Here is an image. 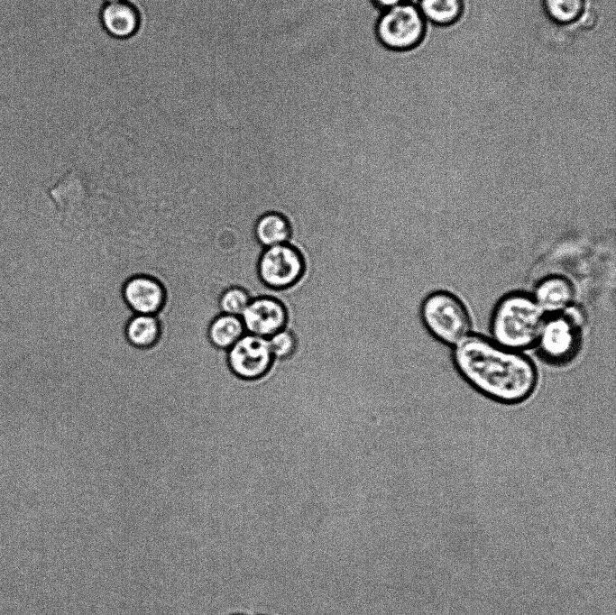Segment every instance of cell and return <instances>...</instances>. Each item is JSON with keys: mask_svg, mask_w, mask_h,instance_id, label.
Masks as SVG:
<instances>
[{"mask_svg": "<svg viewBox=\"0 0 616 615\" xmlns=\"http://www.w3.org/2000/svg\"><path fill=\"white\" fill-rule=\"evenodd\" d=\"M450 358L471 389L497 404H522L539 385V370L527 353L502 346L488 335L472 332L451 347Z\"/></svg>", "mask_w": 616, "mask_h": 615, "instance_id": "6da1fadb", "label": "cell"}, {"mask_svg": "<svg viewBox=\"0 0 616 615\" xmlns=\"http://www.w3.org/2000/svg\"><path fill=\"white\" fill-rule=\"evenodd\" d=\"M545 316L531 293L508 292L493 306L488 336L502 346L526 353L533 350Z\"/></svg>", "mask_w": 616, "mask_h": 615, "instance_id": "7a4b0ae2", "label": "cell"}, {"mask_svg": "<svg viewBox=\"0 0 616 615\" xmlns=\"http://www.w3.org/2000/svg\"><path fill=\"white\" fill-rule=\"evenodd\" d=\"M587 314L575 302L556 314L546 315L533 350L552 367H565L580 354L587 327Z\"/></svg>", "mask_w": 616, "mask_h": 615, "instance_id": "3957f363", "label": "cell"}, {"mask_svg": "<svg viewBox=\"0 0 616 615\" xmlns=\"http://www.w3.org/2000/svg\"><path fill=\"white\" fill-rule=\"evenodd\" d=\"M418 316L428 337L450 348L473 332V319L466 305L447 290H430L421 300Z\"/></svg>", "mask_w": 616, "mask_h": 615, "instance_id": "277c9868", "label": "cell"}, {"mask_svg": "<svg viewBox=\"0 0 616 615\" xmlns=\"http://www.w3.org/2000/svg\"><path fill=\"white\" fill-rule=\"evenodd\" d=\"M375 32L385 48L396 51L410 50L424 40L427 22L418 6L407 0L382 11L377 20Z\"/></svg>", "mask_w": 616, "mask_h": 615, "instance_id": "5b68a950", "label": "cell"}, {"mask_svg": "<svg viewBox=\"0 0 616 615\" xmlns=\"http://www.w3.org/2000/svg\"><path fill=\"white\" fill-rule=\"evenodd\" d=\"M305 263L299 252L290 243L265 247L258 262L262 282L271 289L282 290L300 280Z\"/></svg>", "mask_w": 616, "mask_h": 615, "instance_id": "8992f818", "label": "cell"}, {"mask_svg": "<svg viewBox=\"0 0 616 615\" xmlns=\"http://www.w3.org/2000/svg\"><path fill=\"white\" fill-rule=\"evenodd\" d=\"M273 357L268 338L245 333L228 349V363L232 372L243 379H257L271 368Z\"/></svg>", "mask_w": 616, "mask_h": 615, "instance_id": "52a82bcc", "label": "cell"}, {"mask_svg": "<svg viewBox=\"0 0 616 615\" xmlns=\"http://www.w3.org/2000/svg\"><path fill=\"white\" fill-rule=\"evenodd\" d=\"M122 297L133 313L156 316L166 302L167 291L156 277L137 273L123 283Z\"/></svg>", "mask_w": 616, "mask_h": 615, "instance_id": "ba28073f", "label": "cell"}, {"mask_svg": "<svg viewBox=\"0 0 616 615\" xmlns=\"http://www.w3.org/2000/svg\"><path fill=\"white\" fill-rule=\"evenodd\" d=\"M240 317L246 333L264 338L283 329L287 324L285 307L269 296L252 298Z\"/></svg>", "mask_w": 616, "mask_h": 615, "instance_id": "9c48e42d", "label": "cell"}, {"mask_svg": "<svg viewBox=\"0 0 616 615\" xmlns=\"http://www.w3.org/2000/svg\"><path fill=\"white\" fill-rule=\"evenodd\" d=\"M98 18L104 32L119 41L136 36L143 26V14L132 0L103 4Z\"/></svg>", "mask_w": 616, "mask_h": 615, "instance_id": "30bf717a", "label": "cell"}, {"mask_svg": "<svg viewBox=\"0 0 616 615\" xmlns=\"http://www.w3.org/2000/svg\"><path fill=\"white\" fill-rule=\"evenodd\" d=\"M545 315L563 311L575 302L573 283L564 276L549 275L539 280L531 293Z\"/></svg>", "mask_w": 616, "mask_h": 615, "instance_id": "8fae6325", "label": "cell"}, {"mask_svg": "<svg viewBox=\"0 0 616 615\" xmlns=\"http://www.w3.org/2000/svg\"><path fill=\"white\" fill-rule=\"evenodd\" d=\"M253 233L263 248L289 243L291 238L290 223L284 216L276 212L262 215L257 220Z\"/></svg>", "mask_w": 616, "mask_h": 615, "instance_id": "7c38bea8", "label": "cell"}, {"mask_svg": "<svg viewBox=\"0 0 616 615\" xmlns=\"http://www.w3.org/2000/svg\"><path fill=\"white\" fill-rule=\"evenodd\" d=\"M418 6L426 22L443 27L457 23L464 10V0H419Z\"/></svg>", "mask_w": 616, "mask_h": 615, "instance_id": "4fadbf2b", "label": "cell"}, {"mask_svg": "<svg viewBox=\"0 0 616 615\" xmlns=\"http://www.w3.org/2000/svg\"><path fill=\"white\" fill-rule=\"evenodd\" d=\"M240 317L221 313L213 319L208 328V337L213 345L228 350L244 334Z\"/></svg>", "mask_w": 616, "mask_h": 615, "instance_id": "5bb4252c", "label": "cell"}, {"mask_svg": "<svg viewBox=\"0 0 616 615\" xmlns=\"http://www.w3.org/2000/svg\"><path fill=\"white\" fill-rule=\"evenodd\" d=\"M125 333L128 341L133 346L151 347L159 338V320L155 315L135 314L129 320Z\"/></svg>", "mask_w": 616, "mask_h": 615, "instance_id": "9a60e30c", "label": "cell"}, {"mask_svg": "<svg viewBox=\"0 0 616 615\" xmlns=\"http://www.w3.org/2000/svg\"><path fill=\"white\" fill-rule=\"evenodd\" d=\"M585 5L586 0H543L547 16L559 25L579 21L585 11Z\"/></svg>", "mask_w": 616, "mask_h": 615, "instance_id": "2e32d148", "label": "cell"}, {"mask_svg": "<svg viewBox=\"0 0 616 615\" xmlns=\"http://www.w3.org/2000/svg\"><path fill=\"white\" fill-rule=\"evenodd\" d=\"M251 299L249 293L244 288L232 286L220 294L218 307L223 314L241 317Z\"/></svg>", "mask_w": 616, "mask_h": 615, "instance_id": "e0dca14e", "label": "cell"}, {"mask_svg": "<svg viewBox=\"0 0 616 615\" xmlns=\"http://www.w3.org/2000/svg\"><path fill=\"white\" fill-rule=\"evenodd\" d=\"M271 353L275 360H285L292 356L297 349L294 334L283 328L268 338Z\"/></svg>", "mask_w": 616, "mask_h": 615, "instance_id": "ac0fdd59", "label": "cell"}, {"mask_svg": "<svg viewBox=\"0 0 616 615\" xmlns=\"http://www.w3.org/2000/svg\"><path fill=\"white\" fill-rule=\"evenodd\" d=\"M405 1L407 0H372L373 5L382 11L394 7Z\"/></svg>", "mask_w": 616, "mask_h": 615, "instance_id": "d6986e66", "label": "cell"}, {"mask_svg": "<svg viewBox=\"0 0 616 615\" xmlns=\"http://www.w3.org/2000/svg\"><path fill=\"white\" fill-rule=\"evenodd\" d=\"M103 4H112V3H116L122 0H102Z\"/></svg>", "mask_w": 616, "mask_h": 615, "instance_id": "ffe728a7", "label": "cell"}]
</instances>
